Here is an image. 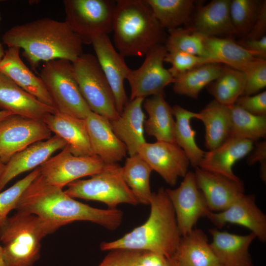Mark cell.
I'll list each match as a JSON object with an SVG mask.
<instances>
[{
    "label": "cell",
    "mask_w": 266,
    "mask_h": 266,
    "mask_svg": "<svg viewBox=\"0 0 266 266\" xmlns=\"http://www.w3.org/2000/svg\"><path fill=\"white\" fill-rule=\"evenodd\" d=\"M0 108L13 115L41 120L57 111L40 101L0 72Z\"/></svg>",
    "instance_id": "44dd1931"
},
{
    "label": "cell",
    "mask_w": 266,
    "mask_h": 266,
    "mask_svg": "<svg viewBox=\"0 0 266 266\" xmlns=\"http://www.w3.org/2000/svg\"><path fill=\"white\" fill-rule=\"evenodd\" d=\"M175 118L174 138L175 143L184 151L190 164L198 167L205 152L197 145L195 135L196 132L191 126V120L197 118L198 113L189 111L179 105L172 107Z\"/></svg>",
    "instance_id": "4dcf8cb0"
},
{
    "label": "cell",
    "mask_w": 266,
    "mask_h": 266,
    "mask_svg": "<svg viewBox=\"0 0 266 266\" xmlns=\"http://www.w3.org/2000/svg\"><path fill=\"white\" fill-rule=\"evenodd\" d=\"M39 174L38 167L7 189L0 192V227L8 217V213L16 209L23 193Z\"/></svg>",
    "instance_id": "f35d334b"
},
{
    "label": "cell",
    "mask_w": 266,
    "mask_h": 266,
    "mask_svg": "<svg viewBox=\"0 0 266 266\" xmlns=\"http://www.w3.org/2000/svg\"><path fill=\"white\" fill-rule=\"evenodd\" d=\"M42 121L51 133L65 141L73 155L76 156L94 155L85 119L56 111L47 115Z\"/></svg>",
    "instance_id": "d4e9b609"
},
{
    "label": "cell",
    "mask_w": 266,
    "mask_h": 266,
    "mask_svg": "<svg viewBox=\"0 0 266 266\" xmlns=\"http://www.w3.org/2000/svg\"><path fill=\"white\" fill-rule=\"evenodd\" d=\"M152 171L149 165L138 154L127 158L122 166L123 178L138 203L150 204L152 195L150 185Z\"/></svg>",
    "instance_id": "836d02e7"
},
{
    "label": "cell",
    "mask_w": 266,
    "mask_h": 266,
    "mask_svg": "<svg viewBox=\"0 0 266 266\" xmlns=\"http://www.w3.org/2000/svg\"><path fill=\"white\" fill-rule=\"evenodd\" d=\"M246 76L243 71L224 66L221 73L206 86L215 100L230 106L242 96L245 86Z\"/></svg>",
    "instance_id": "e575fe53"
},
{
    "label": "cell",
    "mask_w": 266,
    "mask_h": 266,
    "mask_svg": "<svg viewBox=\"0 0 266 266\" xmlns=\"http://www.w3.org/2000/svg\"><path fill=\"white\" fill-rule=\"evenodd\" d=\"M173 206L177 226L181 235L189 233L201 217L210 211L205 198L199 189L194 172H188L179 186L166 189Z\"/></svg>",
    "instance_id": "4fadbf2b"
},
{
    "label": "cell",
    "mask_w": 266,
    "mask_h": 266,
    "mask_svg": "<svg viewBox=\"0 0 266 266\" xmlns=\"http://www.w3.org/2000/svg\"><path fill=\"white\" fill-rule=\"evenodd\" d=\"M198 113L197 119L205 127L204 145L209 151L214 150L230 137L231 115L229 106L213 100Z\"/></svg>",
    "instance_id": "83f0119b"
},
{
    "label": "cell",
    "mask_w": 266,
    "mask_h": 266,
    "mask_svg": "<svg viewBox=\"0 0 266 266\" xmlns=\"http://www.w3.org/2000/svg\"><path fill=\"white\" fill-rule=\"evenodd\" d=\"M15 209L35 215L57 229L75 221H84L114 230L123 219L121 210L95 208L77 201L62 189L47 183L40 174L23 193Z\"/></svg>",
    "instance_id": "6da1fadb"
},
{
    "label": "cell",
    "mask_w": 266,
    "mask_h": 266,
    "mask_svg": "<svg viewBox=\"0 0 266 266\" xmlns=\"http://www.w3.org/2000/svg\"><path fill=\"white\" fill-rule=\"evenodd\" d=\"M261 1L257 0H231L230 14L236 34L245 36L256 19Z\"/></svg>",
    "instance_id": "74e56055"
},
{
    "label": "cell",
    "mask_w": 266,
    "mask_h": 266,
    "mask_svg": "<svg viewBox=\"0 0 266 266\" xmlns=\"http://www.w3.org/2000/svg\"><path fill=\"white\" fill-rule=\"evenodd\" d=\"M256 147L248 158V165H253L257 162L260 164V174L263 181H266V141H257Z\"/></svg>",
    "instance_id": "f6af8a7d"
},
{
    "label": "cell",
    "mask_w": 266,
    "mask_h": 266,
    "mask_svg": "<svg viewBox=\"0 0 266 266\" xmlns=\"http://www.w3.org/2000/svg\"><path fill=\"white\" fill-rule=\"evenodd\" d=\"M112 32L115 46L125 57L145 56L165 45L167 36L144 0H116Z\"/></svg>",
    "instance_id": "277c9868"
},
{
    "label": "cell",
    "mask_w": 266,
    "mask_h": 266,
    "mask_svg": "<svg viewBox=\"0 0 266 266\" xmlns=\"http://www.w3.org/2000/svg\"><path fill=\"white\" fill-rule=\"evenodd\" d=\"M39 77L57 111L81 119L91 111L81 93L71 62L55 59L45 62Z\"/></svg>",
    "instance_id": "8992f818"
},
{
    "label": "cell",
    "mask_w": 266,
    "mask_h": 266,
    "mask_svg": "<svg viewBox=\"0 0 266 266\" xmlns=\"http://www.w3.org/2000/svg\"><path fill=\"white\" fill-rule=\"evenodd\" d=\"M139 257V256H138ZM138 258H137V259L135 260V261L133 263V266H144L143 264H142L141 263H140L138 260Z\"/></svg>",
    "instance_id": "f5cc1de1"
},
{
    "label": "cell",
    "mask_w": 266,
    "mask_h": 266,
    "mask_svg": "<svg viewBox=\"0 0 266 266\" xmlns=\"http://www.w3.org/2000/svg\"><path fill=\"white\" fill-rule=\"evenodd\" d=\"M0 266H6L3 259V248L0 245Z\"/></svg>",
    "instance_id": "f907efd6"
},
{
    "label": "cell",
    "mask_w": 266,
    "mask_h": 266,
    "mask_svg": "<svg viewBox=\"0 0 266 266\" xmlns=\"http://www.w3.org/2000/svg\"><path fill=\"white\" fill-rule=\"evenodd\" d=\"M206 217L218 229L228 223L238 225L250 230L260 241H266V215L256 204L254 195L244 194L227 209L210 211Z\"/></svg>",
    "instance_id": "2e32d148"
},
{
    "label": "cell",
    "mask_w": 266,
    "mask_h": 266,
    "mask_svg": "<svg viewBox=\"0 0 266 266\" xmlns=\"http://www.w3.org/2000/svg\"><path fill=\"white\" fill-rule=\"evenodd\" d=\"M1 19V14L0 13V23ZM4 53H5L4 52L2 44L0 42V62L4 55Z\"/></svg>",
    "instance_id": "816d5d0a"
},
{
    "label": "cell",
    "mask_w": 266,
    "mask_h": 266,
    "mask_svg": "<svg viewBox=\"0 0 266 266\" xmlns=\"http://www.w3.org/2000/svg\"><path fill=\"white\" fill-rule=\"evenodd\" d=\"M58 229L32 214L17 211L0 227L6 266H32L40 258L41 241Z\"/></svg>",
    "instance_id": "5b68a950"
},
{
    "label": "cell",
    "mask_w": 266,
    "mask_h": 266,
    "mask_svg": "<svg viewBox=\"0 0 266 266\" xmlns=\"http://www.w3.org/2000/svg\"><path fill=\"white\" fill-rule=\"evenodd\" d=\"M142 251L124 249L109 251L98 266H132Z\"/></svg>",
    "instance_id": "b9f144b4"
},
{
    "label": "cell",
    "mask_w": 266,
    "mask_h": 266,
    "mask_svg": "<svg viewBox=\"0 0 266 266\" xmlns=\"http://www.w3.org/2000/svg\"><path fill=\"white\" fill-rule=\"evenodd\" d=\"M66 145L65 141L54 134L48 139L34 143L14 154L5 164L0 177V192L14 178L39 167L54 152L63 149Z\"/></svg>",
    "instance_id": "ac0fdd59"
},
{
    "label": "cell",
    "mask_w": 266,
    "mask_h": 266,
    "mask_svg": "<svg viewBox=\"0 0 266 266\" xmlns=\"http://www.w3.org/2000/svg\"><path fill=\"white\" fill-rule=\"evenodd\" d=\"M230 3L231 0H213L199 6L186 28L205 36L236 35L230 17Z\"/></svg>",
    "instance_id": "ffe728a7"
},
{
    "label": "cell",
    "mask_w": 266,
    "mask_h": 266,
    "mask_svg": "<svg viewBox=\"0 0 266 266\" xmlns=\"http://www.w3.org/2000/svg\"><path fill=\"white\" fill-rule=\"evenodd\" d=\"M91 44L111 89L117 110L120 114L129 101L124 82L131 68L127 65L125 57L115 49L108 35L96 38Z\"/></svg>",
    "instance_id": "9a60e30c"
},
{
    "label": "cell",
    "mask_w": 266,
    "mask_h": 266,
    "mask_svg": "<svg viewBox=\"0 0 266 266\" xmlns=\"http://www.w3.org/2000/svg\"><path fill=\"white\" fill-rule=\"evenodd\" d=\"M20 50L8 47L0 62V72L41 102L55 108L41 78L35 75L21 59Z\"/></svg>",
    "instance_id": "cb8c5ba5"
},
{
    "label": "cell",
    "mask_w": 266,
    "mask_h": 266,
    "mask_svg": "<svg viewBox=\"0 0 266 266\" xmlns=\"http://www.w3.org/2000/svg\"><path fill=\"white\" fill-rule=\"evenodd\" d=\"M64 191L72 198L102 202L109 209H116L123 203L139 204L123 178L122 166L117 163L106 164L101 171L88 179L69 183Z\"/></svg>",
    "instance_id": "52a82bcc"
},
{
    "label": "cell",
    "mask_w": 266,
    "mask_h": 266,
    "mask_svg": "<svg viewBox=\"0 0 266 266\" xmlns=\"http://www.w3.org/2000/svg\"><path fill=\"white\" fill-rule=\"evenodd\" d=\"M137 154L172 186L179 177L185 176L190 165L186 154L175 142H146L139 146Z\"/></svg>",
    "instance_id": "5bb4252c"
},
{
    "label": "cell",
    "mask_w": 266,
    "mask_h": 266,
    "mask_svg": "<svg viewBox=\"0 0 266 266\" xmlns=\"http://www.w3.org/2000/svg\"><path fill=\"white\" fill-rule=\"evenodd\" d=\"M164 62L171 65L168 70L174 79L193 68L207 63H213L208 59L176 51H167Z\"/></svg>",
    "instance_id": "ab89813d"
},
{
    "label": "cell",
    "mask_w": 266,
    "mask_h": 266,
    "mask_svg": "<svg viewBox=\"0 0 266 266\" xmlns=\"http://www.w3.org/2000/svg\"><path fill=\"white\" fill-rule=\"evenodd\" d=\"M254 148V142L229 137L216 149L206 152L198 167L233 180L240 179L233 172V166Z\"/></svg>",
    "instance_id": "603a6c76"
},
{
    "label": "cell",
    "mask_w": 266,
    "mask_h": 266,
    "mask_svg": "<svg viewBox=\"0 0 266 266\" xmlns=\"http://www.w3.org/2000/svg\"><path fill=\"white\" fill-rule=\"evenodd\" d=\"M144 99L130 100L119 117L110 121L114 133L125 144L130 156L137 154L139 146L146 142L144 136L145 116L142 108Z\"/></svg>",
    "instance_id": "484cf974"
},
{
    "label": "cell",
    "mask_w": 266,
    "mask_h": 266,
    "mask_svg": "<svg viewBox=\"0 0 266 266\" xmlns=\"http://www.w3.org/2000/svg\"><path fill=\"white\" fill-rule=\"evenodd\" d=\"M243 48L250 52L255 58H266V35L259 39L244 38L236 41Z\"/></svg>",
    "instance_id": "bcb514c9"
},
{
    "label": "cell",
    "mask_w": 266,
    "mask_h": 266,
    "mask_svg": "<svg viewBox=\"0 0 266 266\" xmlns=\"http://www.w3.org/2000/svg\"><path fill=\"white\" fill-rule=\"evenodd\" d=\"M231 115L230 137L258 141L266 135V116L253 115L234 103L229 106Z\"/></svg>",
    "instance_id": "d590c367"
},
{
    "label": "cell",
    "mask_w": 266,
    "mask_h": 266,
    "mask_svg": "<svg viewBox=\"0 0 266 266\" xmlns=\"http://www.w3.org/2000/svg\"><path fill=\"white\" fill-rule=\"evenodd\" d=\"M8 47L23 50L35 70L41 62L64 59L71 63L83 54V43L65 21L44 17L14 26L2 36Z\"/></svg>",
    "instance_id": "7a4b0ae2"
},
{
    "label": "cell",
    "mask_w": 266,
    "mask_h": 266,
    "mask_svg": "<svg viewBox=\"0 0 266 266\" xmlns=\"http://www.w3.org/2000/svg\"><path fill=\"white\" fill-rule=\"evenodd\" d=\"M235 104L246 111L257 116H266V92L255 95L241 96Z\"/></svg>",
    "instance_id": "7bdbcfd3"
},
{
    "label": "cell",
    "mask_w": 266,
    "mask_h": 266,
    "mask_svg": "<svg viewBox=\"0 0 266 266\" xmlns=\"http://www.w3.org/2000/svg\"><path fill=\"white\" fill-rule=\"evenodd\" d=\"M106 164L98 156H76L66 146L57 155L39 166L40 174L49 184L63 189L79 178L101 171Z\"/></svg>",
    "instance_id": "30bf717a"
},
{
    "label": "cell",
    "mask_w": 266,
    "mask_h": 266,
    "mask_svg": "<svg viewBox=\"0 0 266 266\" xmlns=\"http://www.w3.org/2000/svg\"><path fill=\"white\" fill-rule=\"evenodd\" d=\"M75 78L91 111L109 121L117 119V110L110 86L96 56L83 53L72 63Z\"/></svg>",
    "instance_id": "ba28073f"
},
{
    "label": "cell",
    "mask_w": 266,
    "mask_h": 266,
    "mask_svg": "<svg viewBox=\"0 0 266 266\" xmlns=\"http://www.w3.org/2000/svg\"><path fill=\"white\" fill-rule=\"evenodd\" d=\"M167 52L165 45H158L145 55L139 67L130 69L126 79L131 87L130 100L164 94L165 88L173 83V77L163 65Z\"/></svg>",
    "instance_id": "7c38bea8"
},
{
    "label": "cell",
    "mask_w": 266,
    "mask_h": 266,
    "mask_svg": "<svg viewBox=\"0 0 266 266\" xmlns=\"http://www.w3.org/2000/svg\"><path fill=\"white\" fill-rule=\"evenodd\" d=\"M143 107L148 115L144 125L146 133L155 137L157 141L175 142L172 108L165 100L164 94L147 99Z\"/></svg>",
    "instance_id": "f546056e"
},
{
    "label": "cell",
    "mask_w": 266,
    "mask_h": 266,
    "mask_svg": "<svg viewBox=\"0 0 266 266\" xmlns=\"http://www.w3.org/2000/svg\"><path fill=\"white\" fill-rule=\"evenodd\" d=\"M173 257L179 266H223L211 249L207 235L199 229H194L181 236Z\"/></svg>",
    "instance_id": "4316f807"
},
{
    "label": "cell",
    "mask_w": 266,
    "mask_h": 266,
    "mask_svg": "<svg viewBox=\"0 0 266 266\" xmlns=\"http://www.w3.org/2000/svg\"><path fill=\"white\" fill-rule=\"evenodd\" d=\"M246 83L242 96H251L266 86V60L257 58L243 71Z\"/></svg>",
    "instance_id": "60d3db41"
},
{
    "label": "cell",
    "mask_w": 266,
    "mask_h": 266,
    "mask_svg": "<svg viewBox=\"0 0 266 266\" xmlns=\"http://www.w3.org/2000/svg\"><path fill=\"white\" fill-rule=\"evenodd\" d=\"M11 115L13 114L8 111L0 110V121Z\"/></svg>",
    "instance_id": "681fc988"
},
{
    "label": "cell",
    "mask_w": 266,
    "mask_h": 266,
    "mask_svg": "<svg viewBox=\"0 0 266 266\" xmlns=\"http://www.w3.org/2000/svg\"><path fill=\"white\" fill-rule=\"evenodd\" d=\"M51 137V132L42 120L9 115L0 121V159L6 164L16 153Z\"/></svg>",
    "instance_id": "8fae6325"
},
{
    "label": "cell",
    "mask_w": 266,
    "mask_h": 266,
    "mask_svg": "<svg viewBox=\"0 0 266 266\" xmlns=\"http://www.w3.org/2000/svg\"><path fill=\"white\" fill-rule=\"evenodd\" d=\"M161 27L170 31L187 24L195 9L193 0H144Z\"/></svg>",
    "instance_id": "d6a6232c"
},
{
    "label": "cell",
    "mask_w": 266,
    "mask_h": 266,
    "mask_svg": "<svg viewBox=\"0 0 266 266\" xmlns=\"http://www.w3.org/2000/svg\"><path fill=\"white\" fill-rule=\"evenodd\" d=\"M167 259L161 254L150 252L142 251L138 261L145 266H166Z\"/></svg>",
    "instance_id": "7dc6e473"
},
{
    "label": "cell",
    "mask_w": 266,
    "mask_h": 266,
    "mask_svg": "<svg viewBox=\"0 0 266 266\" xmlns=\"http://www.w3.org/2000/svg\"><path fill=\"white\" fill-rule=\"evenodd\" d=\"M5 164H4L0 159V177L3 171Z\"/></svg>",
    "instance_id": "db71d44e"
},
{
    "label": "cell",
    "mask_w": 266,
    "mask_h": 266,
    "mask_svg": "<svg viewBox=\"0 0 266 266\" xmlns=\"http://www.w3.org/2000/svg\"><path fill=\"white\" fill-rule=\"evenodd\" d=\"M166 266H179L175 259L172 256L167 259Z\"/></svg>",
    "instance_id": "c3c4849f"
},
{
    "label": "cell",
    "mask_w": 266,
    "mask_h": 266,
    "mask_svg": "<svg viewBox=\"0 0 266 266\" xmlns=\"http://www.w3.org/2000/svg\"><path fill=\"white\" fill-rule=\"evenodd\" d=\"M116 1L65 0V22L84 44L112 32Z\"/></svg>",
    "instance_id": "9c48e42d"
},
{
    "label": "cell",
    "mask_w": 266,
    "mask_h": 266,
    "mask_svg": "<svg viewBox=\"0 0 266 266\" xmlns=\"http://www.w3.org/2000/svg\"><path fill=\"white\" fill-rule=\"evenodd\" d=\"M266 0L261 1L259 11L254 25L248 34L244 37L247 39H259L266 35Z\"/></svg>",
    "instance_id": "ee69618b"
},
{
    "label": "cell",
    "mask_w": 266,
    "mask_h": 266,
    "mask_svg": "<svg viewBox=\"0 0 266 266\" xmlns=\"http://www.w3.org/2000/svg\"><path fill=\"white\" fill-rule=\"evenodd\" d=\"M94 155L105 164L117 163L126 156L127 149L115 134L110 121L91 111L85 119Z\"/></svg>",
    "instance_id": "d6986e66"
},
{
    "label": "cell",
    "mask_w": 266,
    "mask_h": 266,
    "mask_svg": "<svg viewBox=\"0 0 266 266\" xmlns=\"http://www.w3.org/2000/svg\"><path fill=\"white\" fill-rule=\"evenodd\" d=\"M203 44L206 58L242 71L257 59L230 38L205 36Z\"/></svg>",
    "instance_id": "f1b7e54d"
},
{
    "label": "cell",
    "mask_w": 266,
    "mask_h": 266,
    "mask_svg": "<svg viewBox=\"0 0 266 266\" xmlns=\"http://www.w3.org/2000/svg\"><path fill=\"white\" fill-rule=\"evenodd\" d=\"M195 168L197 185L210 211H224L244 194V183L240 179L233 180L199 167Z\"/></svg>",
    "instance_id": "e0dca14e"
},
{
    "label": "cell",
    "mask_w": 266,
    "mask_h": 266,
    "mask_svg": "<svg viewBox=\"0 0 266 266\" xmlns=\"http://www.w3.org/2000/svg\"><path fill=\"white\" fill-rule=\"evenodd\" d=\"M211 249L223 266H254L249 247L256 238L252 233L238 235L209 229Z\"/></svg>",
    "instance_id": "7402d4cb"
},
{
    "label": "cell",
    "mask_w": 266,
    "mask_h": 266,
    "mask_svg": "<svg viewBox=\"0 0 266 266\" xmlns=\"http://www.w3.org/2000/svg\"><path fill=\"white\" fill-rule=\"evenodd\" d=\"M168 33L165 44L167 51H181L206 58L204 35L181 27L168 31Z\"/></svg>",
    "instance_id": "8d00e7d4"
},
{
    "label": "cell",
    "mask_w": 266,
    "mask_h": 266,
    "mask_svg": "<svg viewBox=\"0 0 266 266\" xmlns=\"http://www.w3.org/2000/svg\"><path fill=\"white\" fill-rule=\"evenodd\" d=\"M150 213L146 222L121 238L102 242V251L117 249L150 251L172 257L179 245L180 233L175 212L166 189L152 193Z\"/></svg>",
    "instance_id": "3957f363"
},
{
    "label": "cell",
    "mask_w": 266,
    "mask_h": 266,
    "mask_svg": "<svg viewBox=\"0 0 266 266\" xmlns=\"http://www.w3.org/2000/svg\"><path fill=\"white\" fill-rule=\"evenodd\" d=\"M223 66L207 63L193 68L174 79L173 90L177 94L197 99L201 90L219 76Z\"/></svg>",
    "instance_id": "1f68e13d"
}]
</instances>
